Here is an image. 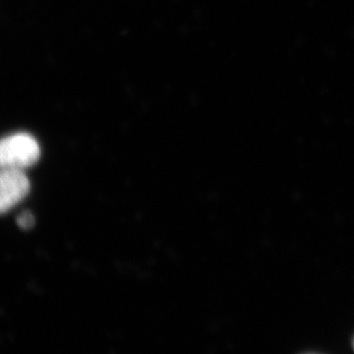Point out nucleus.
Here are the masks:
<instances>
[{
  "mask_svg": "<svg viewBox=\"0 0 354 354\" xmlns=\"http://www.w3.org/2000/svg\"><path fill=\"white\" fill-rule=\"evenodd\" d=\"M39 146L31 135H12L2 140L0 162L3 169H23L36 164L39 158Z\"/></svg>",
  "mask_w": 354,
  "mask_h": 354,
  "instance_id": "nucleus-1",
  "label": "nucleus"
},
{
  "mask_svg": "<svg viewBox=\"0 0 354 354\" xmlns=\"http://www.w3.org/2000/svg\"><path fill=\"white\" fill-rule=\"evenodd\" d=\"M353 349H354V339H353Z\"/></svg>",
  "mask_w": 354,
  "mask_h": 354,
  "instance_id": "nucleus-4",
  "label": "nucleus"
},
{
  "mask_svg": "<svg viewBox=\"0 0 354 354\" xmlns=\"http://www.w3.org/2000/svg\"><path fill=\"white\" fill-rule=\"evenodd\" d=\"M34 216L29 212H25L18 218V225L24 230H29V228L34 227Z\"/></svg>",
  "mask_w": 354,
  "mask_h": 354,
  "instance_id": "nucleus-3",
  "label": "nucleus"
},
{
  "mask_svg": "<svg viewBox=\"0 0 354 354\" xmlns=\"http://www.w3.org/2000/svg\"><path fill=\"white\" fill-rule=\"evenodd\" d=\"M30 191L28 177L22 169H3L0 177V209L9 211L22 201Z\"/></svg>",
  "mask_w": 354,
  "mask_h": 354,
  "instance_id": "nucleus-2",
  "label": "nucleus"
}]
</instances>
